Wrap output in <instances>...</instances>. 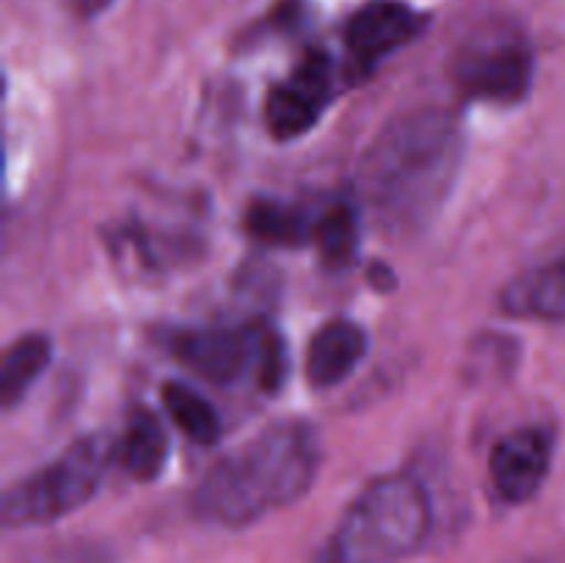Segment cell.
Here are the masks:
<instances>
[{"instance_id": "cell-4", "label": "cell", "mask_w": 565, "mask_h": 563, "mask_svg": "<svg viewBox=\"0 0 565 563\" xmlns=\"http://www.w3.org/2000/svg\"><path fill=\"white\" fill-rule=\"evenodd\" d=\"M116 458V439L108 434H86L72 442L55 461L9 486L0 506L6 528L50 524L86 506L103 486Z\"/></svg>"}, {"instance_id": "cell-5", "label": "cell", "mask_w": 565, "mask_h": 563, "mask_svg": "<svg viewBox=\"0 0 565 563\" xmlns=\"http://www.w3.org/2000/svg\"><path fill=\"white\" fill-rule=\"evenodd\" d=\"M166 348L177 362L196 370L218 386L254 381L263 392H279L287 375L285 340L274 326L254 323L224 329H174L166 334Z\"/></svg>"}, {"instance_id": "cell-18", "label": "cell", "mask_w": 565, "mask_h": 563, "mask_svg": "<svg viewBox=\"0 0 565 563\" xmlns=\"http://www.w3.org/2000/svg\"><path fill=\"white\" fill-rule=\"evenodd\" d=\"M55 563H108V561H99V557H92V555H64Z\"/></svg>"}, {"instance_id": "cell-7", "label": "cell", "mask_w": 565, "mask_h": 563, "mask_svg": "<svg viewBox=\"0 0 565 563\" xmlns=\"http://www.w3.org/2000/svg\"><path fill=\"white\" fill-rule=\"evenodd\" d=\"M428 25V14L403 0H367L345 22V83H364L381 61L412 44Z\"/></svg>"}, {"instance_id": "cell-17", "label": "cell", "mask_w": 565, "mask_h": 563, "mask_svg": "<svg viewBox=\"0 0 565 563\" xmlns=\"http://www.w3.org/2000/svg\"><path fill=\"white\" fill-rule=\"evenodd\" d=\"M110 3H114V0H66L72 14L83 17V20H94V17L103 14Z\"/></svg>"}, {"instance_id": "cell-14", "label": "cell", "mask_w": 565, "mask_h": 563, "mask_svg": "<svg viewBox=\"0 0 565 563\" xmlns=\"http://www.w3.org/2000/svg\"><path fill=\"white\" fill-rule=\"evenodd\" d=\"M50 359H53V342L47 334L31 331V334L11 342L3 357V368H0V397H3L6 408L25 397V392L47 370Z\"/></svg>"}, {"instance_id": "cell-2", "label": "cell", "mask_w": 565, "mask_h": 563, "mask_svg": "<svg viewBox=\"0 0 565 563\" xmlns=\"http://www.w3.org/2000/svg\"><path fill=\"white\" fill-rule=\"evenodd\" d=\"M323 447L303 419H281L215 461L193 491V513L218 528H248L301 500L318 478Z\"/></svg>"}, {"instance_id": "cell-6", "label": "cell", "mask_w": 565, "mask_h": 563, "mask_svg": "<svg viewBox=\"0 0 565 563\" xmlns=\"http://www.w3.org/2000/svg\"><path fill=\"white\" fill-rule=\"evenodd\" d=\"M535 55L516 28L472 39L456 59V83L467 97L497 105L522 103L533 86Z\"/></svg>"}, {"instance_id": "cell-16", "label": "cell", "mask_w": 565, "mask_h": 563, "mask_svg": "<svg viewBox=\"0 0 565 563\" xmlns=\"http://www.w3.org/2000/svg\"><path fill=\"white\" fill-rule=\"evenodd\" d=\"M315 246L331 268H345L359 252V213L351 202H334L320 210Z\"/></svg>"}, {"instance_id": "cell-15", "label": "cell", "mask_w": 565, "mask_h": 563, "mask_svg": "<svg viewBox=\"0 0 565 563\" xmlns=\"http://www.w3.org/2000/svg\"><path fill=\"white\" fill-rule=\"evenodd\" d=\"M160 397H163V406L169 412V417L174 419V425L188 439L204 447L218 442L221 419L207 397L199 395L196 390H191L182 381H166L163 390H160Z\"/></svg>"}, {"instance_id": "cell-11", "label": "cell", "mask_w": 565, "mask_h": 563, "mask_svg": "<svg viewBox=\"0 0 565 563\" xmlns=\"http://www.w3.org/2000/svg\"><path fill=\"white\" fill-rule=\"evenodd\" d=\"M500 307L511 318L565 320V252L516 276L502 290Z\"/></svg>"}, {"instance_id": "cell-10", "label": "cell", "mask_w": 565, "mask_h": 563, "mask_svg": "<svg viewBox=\"0 0 565 563\" xmlns=\"http://www.w3.org/2000/svg\"><path fill=\"white\" fill-rule=\"evenodd\" d=\"M370 351L367 331L345 318L329 320L309 340L307 379L315 390H331L351 379Z\"/></svg>"}, {"instance_id": "cell-12", "label": "cell", "mask_w": 565, "mask_h": 563, "mask_svg": "<svg viewBox=\"0 0 565 563\" xmlns=\"http://www.w3.org/2000/svg\"><path fill=\"white\" fill-rule=\"evenodd\" d=\"M169 434L158 414L147 406L132 408L127 417L125 431L116 439V458L121 469L136 480H154L169 464Z\"/></svg>"}, {"instance_id": "cell-13", "label": "cell", "mask_w": 565, "mask_h": 563, "mask_svg": "<svg viewBox=\"0 0 565 563\" xmlns=\"http://www.w3.org/2000/svg\"><path fill=\"white\" fill-rule=\"evenodd\" d=\"M320 213L307 204L281 202V199H254L246 210V230L268 246L296 248L315 243Z\"/></svg>"}, {"instance_id": "cell-9", "label": "cell", "mask_w": 565, "mask_h": 563, "mask_svg": "<svg viewBox=\"0 0 565 563\" xmlns=\"http://www.w3.org/2000/svg\"><path fill=\"white\" fill-rule=\"evenodd\" d=\"M552 453L555 436L546 425H524L502 436L491 447L489 458V475L497 495L513 506L533 500L550 478Z\"/></svg>"}, {"instance_id": "cell-3", "label": "cell", "mask_w": 565, "mask_h": 563, "mask_svg": "<svg viewBox=\"0 0 565 563\" xmlns=\"http://www.w3.org/2000/svg\"><path fill=\"white\" fill-rule=\"evenodd\" d=\"M430 497L412 475L370 480L342 513L323 563H401L430 530Z\"/></svg>"}, {"instance_id": "cell-8", "label": "cell", "mask_w": 565, "mask_h": 563, "mask_svg": "<svg viewBox=\"0 0 565 563\" xmlns=\"http://www.w3.org/2000/svg\"><path fill=\"white\" fill-rule=\"evenodd\" d=\"M337 94V77L331 55L326 50H309L301 64L265 97V125L276 141H296L307 136Z\"/></svg>"}, {"instance_id": "cell-1", "label": "cell", "mask_w": 565, "mask_h": 563, "mask_svg": "<svg viewBox=\"0 0 565 563\" xmlns=\"http://www.w3.org/2000/svg\"><path fill=\"white\" fill-rule=\"evenodd\" d=\"M463 160L456 114L419 108L379 132L359 169V191L392 235L417 232L436 219L450 196Z\"/></svg>"}]
</instances>
